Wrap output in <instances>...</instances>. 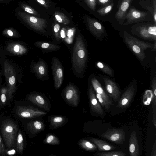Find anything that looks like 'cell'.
I'll return each instance as SVG.
<instances>
[{"label": "cell", "mask_w": 156, "mask_h": 156, "mask_svg": "<svg viewBox=\"0 0 156 156\" xmlns=\"http://www.w3.org/2000/svg\"><path fill=\"white\" fill-rule=\"evenodd\" d=\"M43 142L46 144L56 145L60 144V141L55 136L50 134L48 135L44 140Z\"/></svg>", "instance_id": "cell-32"}, {"label": "cell", "mask_w": 156, "mask_h": 156, "mask_svg": "<svg viewBox=\"0 0 156 156\" xmlns=\"http://www.w3.org/2000/svg\"><path fill=\"white\" fill-rule=\"evenodd\" d=\"M60 26L58 24H55L53 27V30L55 36L57 40H59L61 37L60 36Z\"/></svg>", "instance_id": "cell-36"}, {"label": "cell", "mask_w": 156, "mask_h": 156, "mask_svg": "<svg viewBox=\"0 0 156 156\" xmlns=\"http://www.w3.org/2000/svg\"><path fill=\"white\" fill-rule=\"evenodd\" d=\"M94 155L98 156H125V153L121 151H114L94 153Z\"/></svg>", "instance_id": "cell-33"}, {"label": "cell", "mask_w": 156, "mask_h": 156, "mask_svg": "<svg viewBox=\"0 0 156 156\" xmlns=\"http://www.w3.org/2000/svg\"><path fill=\"white\" fill-rule=\"evenodd\" d=\"M19 4L20 7L27 13L34 16H40L34 9L24 3L20 2Z\"/></svg>", "instance_id": "cell-28"}, {"label": "cell", "mask_w": 156, "mask_h": 156, "mask_svg": "<svg viewBox=\"0 0 156 156\" xmlns=\"http://www.w3.org/2000/svg\"><path fill=\"white\" fill-rule=\"evenodd\" d=\"M86 20L90 30L96 36L99 37L104 32L103 25L94 19L88 16Z\"/></svg>", "instance_id": "cell-16"}, {"label": "cell", "mask_w": 156, "mask_h": 156, "mask_svg": "<svg viewBox=\"0 0 156 156\" xmlns=\"http://www.w3.org/2000/svg\"><path fill=\"white\" fill-rule=\"evenodd\" d=\"M133 0H132V1H133Z\"/></svg>", "instance_id": "cell-50"}, {"label": "cell", "mask_w": 156, "mask_h": 156, "mask_svg": "<svg viewBox=\"0 0 156 156\" xmlns=\"http://www.w3.org/2000/svg\"><path fill=\"white\" fill-rule=\"evenodd\" d=\"M129 152L130 156L139 155V147L136 133L133 130L131 133L129 141Z\"/></svg>", "instance_id": "cell-18"}, {"label": "cell", "mask_w": 156, "mask_h": 156, "mask_svg": "<svg viewBox=\"0 0 156 156\" xmlns=\"http://www.w3.org/2000/svg\"><path fill=\"white\" fill-rule=\"evenodd\" d=\"M96 95L99 103H100L101 105H102V106L105 108V104L101 95H100L96 93Z\"/></svg>", "instance_id": "cell-43"}, {"label": "cell", "mask_w": 156, "mask_h": 156, "mask_svg": "<svg viewBox=\"0 0 156 156\" xmlns=\"http://www.w3.org/2000/svg\"><path fill=\"white\" fill-rule=\"evenodd\" d=\"M89 140L94 144L100 151H108L115 149L116 147L107 142L96 138H92Z\"/></svg>", "instance_id": "cell-22"}, {"label": "cell", "mask_w": 156, "mask_h": 156, "mask_svg": "<svg viewBox=\"0 0 156 156\" xmlns=\"http://www.w3.org/2000/svg\"><path fill=\"white\" fill-rule=\"evenodd\" d=\"M153 95L152 90H147L144 93L142 98V102L144 105H149L152 101Z\"/></svg>", "instance_id": "cell-30"}, {"label": "cell", "mask_w": 156, "mask_h": 156, "mask_svg": "<svg viewBox=\"0 0 156 156\" xmlns=\"http://www.w3.org/2000/svg\"><path fill=\"white\" fill-rule=\"evenodd\" d=\"M91 83L96 93L99 94L102 98L105 104L104 108L106 110H108L110 107L113 105L112 101L104 91L100 83L96 78L94 77L92 79Z\"/></svg>", "instance_id": "cell-11"}, {"label": "cell", "mask_w": 156, "mask_h": 156, "mask_svg": "<svg viewBox=\"0 0 156 156\" xmlns=\"http://www.w3.org/2000/svg\"><path fill=\"white\" fill-rule=\"evenodd\" d=\"M54 17L58 22L65 25L69 24L70 23L69 19L64 13L58 11L55 12Z\"/></svg>", "instance_id": "cell-27"}, {"label": "cell", "mask_w": 156, "mask_h": 156, "mask_svg": "<svg viewBox=\"0 0 156 156\" xmlns=\"http://www.w3.org/2000/svg\"><path fill=\"white\" fill-rule=\"evenodd\" d=\"M15 14L20 21L34 30L42 33L46 32L45 29L47 26L46 20L32 16L18 9L16 10Z\"/></svg>", "instance_id": "cell-4"}, {"label": "cell", "mask_w": 156, "mask_h": 156, "mask_svg": "<svg viewBox=\"0 0 156 156\" xmlns=\"http://www.w3.org/2000/svg\"><path fill=\"white\" fill-rule=\"evenodd\" d=\"M35 43L36 46L47 50H55L60 47L58 45L45 42L39 41L36 42Z\"/></svg>", "instance_id": "cell-26"}, {"label": "cell", "mask_w": 156, "mask_h": 156, "mask_svg": "<svg viewBox=\"0 0 156 156\" xmlns=\"http://www.w3.org/2000/svg\"><path fill=\"white\" fill-rule=\"evenodd\" d=\"M131 32L145 39L156 40V25L154 24L142 22L137 23L132 26Z\"/></svg>", "instance_id": "cell-5"}, {"label": "cell", "mask_w": 156, "mask_h": 156, "mask_svg": "<svg viewBox=\"0 0 156 156\" xmlns=\"http://www.w3.org/2000/svg\"><path fill=\"white\" fill-rule=\"evenodd\" d=\"M0 100L2 104V106L6 105L8 101H9L7 94L3 93H0Z\"/></svg>", "instance_id": "cell-38"}, {"label": "cell", "mask_w": 156, "mask_h": 156, "mask_svg": "<svg viewBox=\"0 0 156 156\" xmlns=\"http://www.w3.org/2000/svg\"><path fill=\"white\" fill-rule=\"evenodd\" d=\"M75 30V27L69 28L66 30V36L64 40L67 43L69 44L72 42Z\"/></svg>", "instance_id": "cell-34"}, {"label": "cell", "mask_w": 156, "mask_h": 156, "mask_svg": "<svg viewBox=\"0 0 156 156\" xmlns=\"http://www.w3.org/2000/svg\"><path fill=\"white\" fill-rule=\"evenodd\" d=\"M18 129L17 123L10 117H5L0 122V133L7 149L15 148Z\"/></svg>", "instance_id": "cell-1"}, {"label": "cell", "mask_w": 156, "mask_h": 156, "mask_svg": "<svg viewBox=\"0 0 156 156\" xmlns=\"http://www.w3.org/2000/svg\"><path fill=\"white\" fill-rule=\"evenodd\" d=\"M37 3L46 8H48L49 5L45 0H35Z\"/></svg>", "instance_id": "cell-42"}, {"label": "cell", "mask_w": 156, "mask_h": 156, "mask_svg": "<svg viewBox=\"0 0 156 156\" xmlns=\"http://www.w3.org/2000/svg\"><path fill=\"white\" fill-rule=\"evenodd\" d=\"M27 130L32 134L42 131L44 127L43 123L39 120L31 121L26 124Z\"/></svg>", "instance_id": "cell-20"}, {"label": "cell", "mask_w": 156, "mask_h": 156, "mask_svg": "<svg viewBox=\"0 0 156 156\" xmlns=\"http://www.w3.org/2000/svg\"><path fill=\"white\" fill-rule=\"evenodd\" d=\"M152 122L155 127L156 126V112H153V115Z\"/></svg>", "instance_id": "cell-46"}, {"label": "cell", "mask_w": 156, "mask_h": 156, "mask_svg": "<svg viewBox=\"0 0 156 156\" xmlns=\"http://www.w3.org/2000/svg\"><path fill=\"white\" fill-rule=\"evenodd\" d=\"M134 92V87L131 85L123 94L119 99L117 107L123 108L128 106L133 97Z\"/></svg>", "instance_id": "cell-13"}, {"label": "cell", "mask_w": 156, "mask_h": 156, "mask_svg": "<svg viewBox=\"0 0 156 156\" xmlns=\"http://www.w3.org/2000/svg\"><path fill=\"white\" fill-rule=\"evenodd\" d=\"M99 4L105 6L112 2V0H97Z\"/></svg>", "instance_id": "cell-41"}, {"label": "cell", "mask_w": 156, "mask_h": 156, "mask_svg": "<svg viewBox=\"0 0 156 156\" xmlns=\"http://www.w3.org/2000/svg\"></svg>", "instance_id": "cell-51"}, {"label": "cell", "mask_w": 156, "mask_h": 156, "mask_svg": "<svg viewBox=\"0 0 156 156\" xmlns=\"http://www.w3.org/2000/svg\"><path fill=\"white\" fill-rule=\"evenodd\" d=\"M132 0H122L117 12L115 17L121 25L124 23L125 17L127 12Z\"/></svg>", "instance_id": "cell-15"}, {"label": "cell", "mask_w": 156, "mask_h": 156, "mask_svg": "<svg viewBox=\"0 0 156 156\" xmlns=\"http://www.w3.org/2000/svg\"><path fill=\"white\" fill-rule=\"evenodd\" d=\"M20 50V47L18 45H15L14 47V50L16 52H19Z\"/></svg>", "instance_id": "cell-47"}, {"label": "cell", "mask_w": 156, "mask_h": 156, "mask_svg": "<svg viewBox=\"0 0 156 156\" xmlns=\"http://www.w3.org/2000/svg\"><path fill=\"white\" fill-rule=\"evenodd\" d=\"M65 99L68 103L71 106L76 107L77 106L79 100L78 91L76 87L71 84H69L64 91Z\"/></svg>", "instance_id": "cell-10"}, {"label": "cell", "mask_w": 156, "mask_h": 156, "mask_svg": "<svg viewBox=\"0 0 156 156\" xmlns=\"http://www.w3.org/2000/svg\"><path fill=\"white\" fill-rule=\"evenodd\" d=\"M6 151L5 146L0 133V156L5 155Z\"/></svg>", "instance_id": "cell-39"}, {"label": "cell", "mask_w": 156, "mask_h": 156, "mask_svg": "<svg viewBox=\"0 0 156 156\" xmlns=\"http://www.w3.org/2000/svg\"><path fill=\"white\" fill-rule=\"evenodd\" d=\"M33 68L34 72L39 78H41L47 74V66L45 63L42 60H39L34 65Z\"/></svg>", "instance_id": "cell-21"}, {"label": "cell", "mask_w": 156, "mask_h": 156, "mask_svg": "<svg viewBox=\"0 0 156 156\" xmlns=\"http://www.w3.org/2000/svg\"><path fill=\"white\" fill-rule=\"evenodd\" d=\"M2 104L0 100V109L2 107Z\"/></svg>", "instance_id": "cell-49"}, {"label": "cell", "mask_w": 156, "mask_h": 156, "mask_svg": "<svg viewBox=\"0 0 156 156\" xmlns=\"http://www.w3.org/2000/svg\"><path fill=\"white\" fill-rule=\"evenodd\" d=\"M151 155L156 156V142L155 141L152 150Z\"/></svg>", "instance_id": "cell-45"}, {"label": "cell", "mask_w": 156, "mask_h": 156, "mask_svg": "<svg viewBox=\"0 0 156 156\" xmlns=\"http://www.w3.org/2000/svg\"><path fill=\"white\" fill-rule=\"evenodd\" d=\"M16 116L20 118H32L45 115L46 113L30 106L16 105L13 109Z\"/></svg>", "instance_id": "cell-7"}, {"label": "cell", "mask_w": 156, "mask_h": 156, "mask_svg": "<svg viewBox=\"0 0 156 156\" xmlns=\"http://www.w3.org/2000/svg\"><path fill=\"white\" fill-rule=\"evenodd\" d=\"M87 56L85 44L81 35H79L74 45L72 57L73 68L77 73H81L85 67Z\"/></svg>", "instance_id": "cell-2"}, {"label": "cell", "mask_w": 156, "mask_h": 156, "mask_svg": "<svg viewBox=\"0 0 156 156\" xmlns=\"http://www.w3.org/2000/svg\"><path fill=\"white\" fill-rule=\"evenodd\" d=\"M151 88L153 97L152 100V108L153 112H156V76L153 78L151 82Z\"/></svg>", "instance_id": "cell-29"}, {"label": "cell", "mask_w": 156, "mask_h": 156, "mask_svg": "<svg viewBox=\"0 0 156 156\" xmlns=\"http://www.w3.org/2000/svg\"><path fill=\"white\" fill-rule=\"evenodd\" d=\"M27 100L32 103L46 111L49 108L47 101L41 95L36 94H31L27 96Z\"/></svg>", "instance_id": "cell-17"}, {"label": "cell", "mask_w": 156, "mask_h": 156, "mask_svg": "<svg viewBox=\"0 0 156 156\" xmlns=\"http://www.w3.org/2000/svg\"><path fill=\"white\" fill-rule=\"evenodd\" d=\"M12 0H0V3H7L11 2Z\"/></svg>", "instance_id": "cell-48"}, {"label": "cell", "mask_w": 156, "mask_h": 156, "mask_svg": "<svg viewBox=\"0 0 156 156\" xmlns=\"http://www.w3.org/2000/svg\"><path fill=\"white\" fill-rule=\"evenodd\" d=\"M78 144L82 148L88 151H94L97 148L94 144L84 139L81 140L79 141Z\"/></svg>", "instance_id": "cell-25"}, {"label": "cell", "mask_w": 156, "mask_h": 156, "mask_svg": "<svg viewBox=\"0 0 156 156\" xmlns=\"http://www.w3.org/2000/svg\"><path fill=\"white\" fill-rule=\"evenodd\" d=\"M50 124L54 128L59 127L63 124L65 121V118L62 116H54L50 119Z\"/></svg>", "instance_id": "cell-24"}, {"label": "cell", "mask_w": 156, "mask_h": 156, "mask_svg": "<svg viewBox=\"0 0 156 156\" xmlns=\"http://www.w3.org/2000/svg\"><path fill=\"white\" fill-rule=\"evenodd\" d=\"M3 32L10 37L13 36L14 33H17L15 30L12 28L6 29L3 31Z\"/></svg>", "instance_id": "cell-40"}, {"label": "cell", "mask_w": 156, "mask_h": 156, "mask_svg": "<svg viewBox=\"0 0 156 156\" xmlns=\"http://www.w3.org/2000/svg\"><path fill=\"white\" fill-rule=\"evenodd\" d=\"M124 41L132 51L141 61H144L145 58L144 51L148 48L155 51L156 49V42L154 44L145 42L133 37L128 32L124 33Z\"/></svg>", "instance_id": "cell-3"}, {"label": "cell", "mask_w": 156, "mask_h": 156, "mask_svg": "<svg viewBox=\"0 0 156 156\" xmlns=\"http://www.w3.org/2000/svg\"><path fill=\"white\" fill-rule=\"evenodd\" d=\"M139 4L151 14L154 23L156 25V0H143L140 1Z\"/></svg>", "instance_id": "cell-19"}, {"label": "cell", "mask_w": 156, "mask_h": 156, "mask_svg": "<svg viewBox=\"0 0 156 156\" xmlns=\"http://www.w3.org/2000/svg\"><path fill=\"white\" fill-rule=\"evenodd\" d=\"M126 21L122 26L145 22H153V16L148 11H140L133 7H131L127 12L125 17Z\"/></svg>", "instance_id": "cell-6"}, {"label": "cell", "mask_w": 156, "mask_h": 156, "mask_svg": "<svg viewBox=\"0 0 156 156\" xmlns=\"http://www.w3.org/2000/svg\"><path fill=\"white\" fill-rule=\"evenodd\" d=\"M96 65L101 70L106 74L110 76H113L112 70L107 65L101 62H98Z\"/></svg>", "instance_id": "cell-31"}, {"label": "cell", "mask_w": 156, "mask_h": 156, "mask_svg": "<svg viewBox=\"0 0 156 156\" xmlns=\"http://www.w3.org/2000/svg\"><path fill=\"white\" fill-rule=\"evenodd\" d=\"M103 80L106 90L109 96L115 102L118 101L120 98L121 92L116 83L107 78L104 77Z\"/></svg>", "instance_id": "cell-12"}, {"label": "cell", "mask_w": 156, "mask_h": 156, "mask_svg": "<svg viewBox=\"0 0 156 156\" xmlns=\"http://www.w3.org/2000/svg\"><path fill=\"white\" fill-rule=\"evenodd\" d=\"M88 7L92 11L96 9L97 0H84Z\"/></svg>", "instance_id": "cell-37"}, {"label": "cell", "mask_w": 156, "mask_h": 156, "mask_svg": "<svg viewBox=\"0 0 156 156\" xmlns=\"http://www.w3.org/2000/svg\"><path fill=\"white\" fill-rule=\"evenodd\" d=\"M66 29L64 27L62 28L60 31V36L61 38L65 39L66 36Z\"/></svg>", "instance_id": "cell-44"}, {"label": "cell", "mask_w": 156, "mask_h": 156, "mask_svg": "<svg viewBox=\"0 0 156 156\" xmlns=\"http://www.w3.org/2000/svg\"><path fill=\"white\" fill-rule=\"evenodd\" d=\"M104 138L118 144H122L125 140V132L122 129H108L101 134Z\"/></svg>", "instance_id": "cell-9"}, {"label": "cell", "mask_w": 156, "mask_h": 156, "mask_svg": "<svg viewBox=\"0 0 156 156\" xmlns=\"http://www.w3.org/2000/svg\"><path fill=\"white\" fill-rule=\"evenodd\" d=\"M113 5L114 3L112 2L109 4L98 9L97 12L99 15L101 16L105 15L111 11Z\"/></svg>", "instance_id": "cell-35"}, {"label": "cell", "mask_w": 156, "mask_h": 156, "mask_svg": "<svg viewBox=\"0 0 156 156\" xmlns=\"http://www.w3.org/2000/svg\"><path fill=\"white\" fill-rule=\"evenodd\" d=\"M24 140L23 133L20 129H18L16 142L15 148L19 154H22L24 148Z\"/></svg>", "instance_id": "cell-23"}, {"label": "cell", "mask_w": 156, "mask_h": 156, "mask_svg": "<svg viewBox=\"0 0 156 156\" xmlns=\"http://www.w3.org/2000/svg\"><path fill=\"white\" fill-rule=\"evenodd\" d=\"M51 64L54 86L56 89H58L60 87L63 82V68L60 61L56 57L53 58Z\"/></svg>", "instance_id": "cell-8"}, {"label": "cell", "mask_w": 156, "mask_h": 156, "mask_svg": "<svg viewBox=\"0 0 156 156\" xmlns=\"http://www.w3.org/2000/svg\"><path fill=\"white\" fill-rule=\"evenodd\" d=\"M88 94L90 106L92 111L98 114L102 115L104 113V111L91 86L90 87Z\"/></svg>", "instance_id": "cell-14"}]
</instances>
